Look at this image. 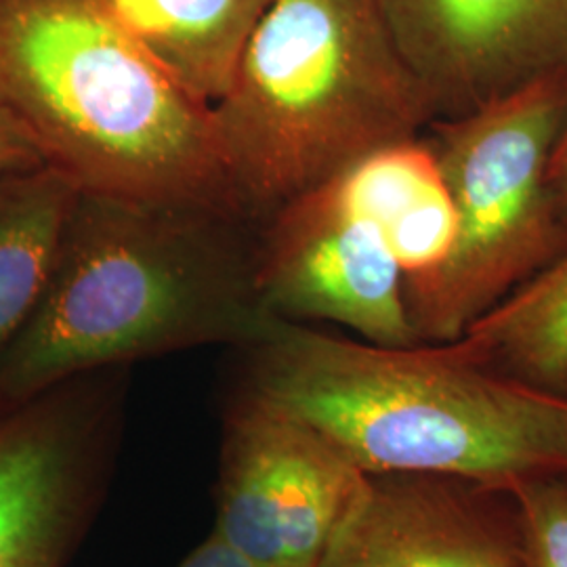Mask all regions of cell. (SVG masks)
<instances>
[{"label": "cell", "instance_id": "cell-1", "mask_svg": "<svg viewBox=\"0 0 567 567\" xmlns=\"http://www.w3.org/2000/svg\"><path fill=\"white\" fill-rule=\"evenodd\" d=\"M259 227L213 204L79 192L41 301L0 355V398L259 341L276 320L257 284Z\"/></svg>", "mask_w": 567, "mask_h": 567}, {"label": "cell", "instance_id": "cell-2", "mask_svg": "<svg viewBox=\"0 0 567 567\" xmlns=\"http://www.w3.org/2000/svg\"><path fill=\"white\" fill-rule=\"evenodd\" d=\"M240 391L301 419L362 473H429L513 492L567 468V398L454 343L355 341L274 320L243 347Z\"/></svg>", "mask_w": 567, "mask_h": 567}, {"label": "cell", "instance_id": "cell-3", "mask_svg": "<svg viewBox=\"0 0 567 567\" xmlns=\"http://www.w3.org/2000/svg\"><path fill=\"white\" fill-rule=\"evenodd\" d=\"M0 103L42 163L82 194L246 215L225 175L210 107L93 0H0Z\"/></svg>", "mask_w": 567, "mask_h": 567}, {"label": "cell", "instance_id": "cell-4", "mask_svg": "<svg viewBox=\"0 0 567 567\" xmlns=\"http://www.w3.org/2000/svg\"><path fill=\"white\" fill-rule=\"evenodd\" d=\"M210 122L236 203L264 224L435 116L374 0H274Z\"/></svg>", "mask_w": 567, "mask_h": 567}, {"label": "cell", "instance_id": "cell-5", "mask_svg": "<svg viewBox=\"0 0 567 567\" xmlns=\"http://www.w3.org/2000/svg\"><path fill=\"white\" fill-rule=\"evenodd\" d=\"M567 114V68L426 131L458 217L442 284L416 320L419 343H452L567 252L550 158Z\"/></svg>", "mask_w": 567, "mask_h": 567}, {"label": "cell", "instance_id": "cell-6", "mask_svg": "<svg viewBox=\"0 0 567 567\" xmlns=\"http://www.w3.org/2000/svg\"><path fill=\"white\" fill-rule=\"evenodd\" d=\"M131 368L0 398V567H65L116 465Z\"/></svg>", "mask_w": 567, "mask_h": 567}, {"label": "cell", "instance_id": "cell-7", "mask_svg": "<svg viewBox=\"0 0 567 567\" xmlns=\"http://www.w3.org/2000/svg\"><path fill=\"white\" fill-rule=\"evenodd\" d=\"M362 475L320 431L236 389L213 532L261 567H316Z\"/></svg>", "mask_w": 567, "mask_h": 567}, {"label": "cell", "instance_id": "cell-8", "mask_svg": "<svg viewBox=\"0 0 567 567\" xmlns=\"http://www.w3.org/2000/svg\"><path fill=\"white\" fill-rule=\"evenodd\" d=\"M257 284L265 311L284 322L344 326L362 341L419 343L400 265L381 231L334 182L284 204L259 227Z\"/></svg>", "mask_w": 567, "mask_h": 567}, {"label": "cell", "instance_id": "cell-9", "mask_svg": "<svg viewBox=\"0 0 567 567\" xmlns=\"http://www.w3.org/2000/svg\"><path fill=\"white\" fill-rule=\"evenodd\" d=\"M435 121L567 68V0H374Z\"/></svg>", "mask_w": 567, "mask_h": 567}, {"label": "cell", "instance_id": "cell-10", "mask_svg": "<svg viewBox=\"0 0 567 567\" xmlns=\"http://www.w3.org/2000/svg\"><path fill=\"white\" fill-rule=\"evenodd\" d=\"M316 567H526L511 492L429 473H364Z\"/></svg>", "mask_w": 567, "mask_h": 567}, {"label": "cell", "instance_id": "cell-11", "mask_svg": "<svg viewBox=\"0 0 567 567\" xmlns=\"http://www.w3.org/2000/svg\"><path fill=\"white\" fill-rule=\"evenodd\" d=\"M344 200L374 225L400 265L408 318L433 301L452 261L458 217L425 135L383 147L334 179Z\"/></svg>", "mask_w": 567, "mask_h": 567}, {"label": "cell", "instance_id": "cell-12", "mask_svg": "<svg viewBox=\"0 0 567 567\" xmlns=\"http://www.w3.org/2000/svg\"><path fill=\"white\" fill-rule=\"evenodd\" d=\"M128 41L194 100L213 105L274 0H93Z\"/></svg>", "mask_w": 567, "mask_h": 567}, {"label": "cell", "instance_id": "cell-13", "mask_svg": "<svg viewBox=\"0 0 567 567\" xmlns=\"http://www.w3.org/2000/svg\"><path fill=\"white\" fill-rule=\"evenodd\" d=\"M454 343L496 374L567 398V252L517 286Z\"/></svg>", "mask_w": 567, "mask_h": 567}, {"label": "cell", "instance_id": "cell-14", "mask_svg": "<svg viewBox=\"0 0 567 567\" xmlns=\"http://www.w3.org/2000/svg\"><path fill=\"white\" fill-rule=\"evenodd\" d=\"M76 198L47 164L0 175V355L41 301Z\"/></svg>", "mask_w": 567, "mask_h": 567}, {"label": "cell", "instance_id": "cell-15", "mask_svg": "<svg viewBox=\"0 0 567 567\" xmlns=\"http://www.w3.org/2000/svg\"><path fill=\"white\" fill-rule=\"evenodd\" d=\"M519 513L526 567H567V468L511 492Z\"/></svg>", "mask_w": 567, "mask_h": 567}, {"label": "cell", "instance_id": "cell-16", "mask_svg": "<svg viewBox=\"0 0 567 567\" xmlns=\"http://www.w3.org/2000/svg\"><path fill=\"white\" fill-rule=\"evenodd\" d=\"M42 156L16 118L0 103V175L42 166Z\"/></svg>", "mask_w": 567, "mask_h": 567}, {"label": "cell", "instance_id": "cell-17", "mask_svg": "<svg viewBox=\"0 0 567 567\" xmlns=\"http://www.w3.org/2000/svg\"><path fill=\"white\" fill-rule=\"evenodd\" d=\"M179 567H261L248 557H244L240 550L225 543L224 538L215 532L194 548Z\"/></svg>", "mask_w": 567, "mask_h": 567}, {"label": "cell", "instance_id": "cell-18", "mask_svg": "<svg viewBox=\"0 0 567 567\" xmlns=\"http://www.w3.org/2000/svg\"><path fill=\"white\" fill-rule=\"evenodd\" d=\"M548 179H550V189H553L557 208H559V213H561V217H564L567 225V114L564 126H561V133L555 142Z\"/></svg>", "mask_w": 567, "mask_h": 567}]
</instances>
